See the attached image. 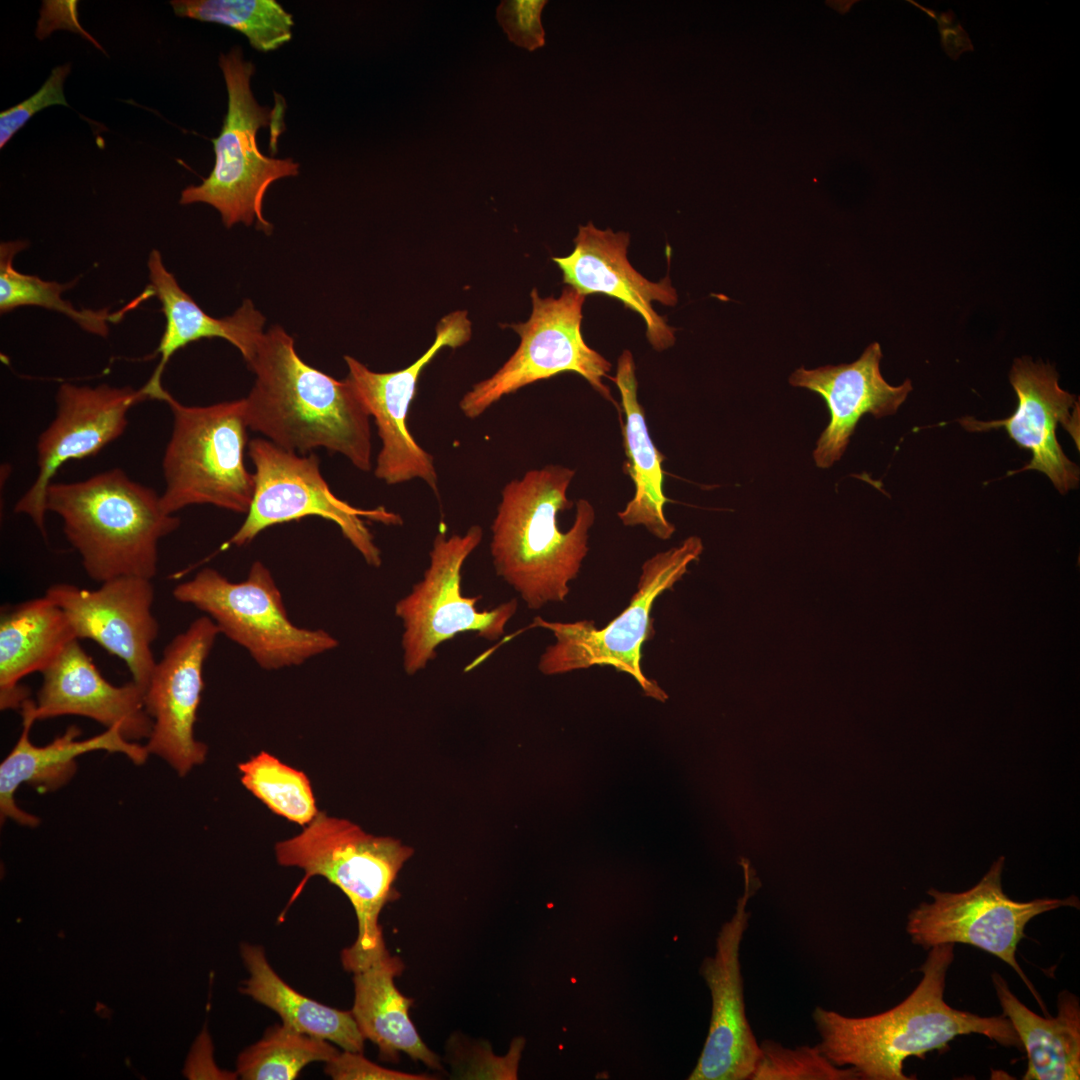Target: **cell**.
Wrapping results in <instances>:
<instances>
[{
  "instance_id": "4",
  "label": "cell",
  "mask_w": 1080,
  "mask_h": 1080,
  "mask_svg": "<svg viewBox=\"0 0 1080 1080\" xmlns=\"http://www.w3.org/2000/svg\"><path fill=\"white\" fill-rule=\"evenodd\" d=\"M46 509L59 515L86 574L103 583L121 576L151 579L159 541L176 530L160 495L118 468L72 483H51Z\"/></svg>"
},
{
  "instance_id": "23",
  "label": "cell",
  "mask_w": 1080,
  "mask_h": 1080,
  "mask_svg": "<svg viewBox=\"0 0 1080 1080\" xmlns=\"http://www.w3.org/2000/svg\"><path fill=\"white\" fill-rule=\"evenodd\" d=\"M29 699V698H28ZM28 699L21 706L22 733L12 751L0 765V814L1 822L7 818L22 826L37 827V816L20 809L14 799L18 787L27 783L41 792L54 791L64 786L76 773V758L82 754L104 750L121 753L134 764L146 762L149 752L146 746L127 740L119 727H111L103 733L85 740H78L81 730L70 726L65 733L45 746H35L30 741V729L35 722Z\"/></svg>"
},
{
  "instance_id": "3",
  "label": "cell",
  "mask_w": 1080,
  "mask_h": 1080,
  "mask_svg": "<svg viewBox=\"0 0 1080 1080\" xmlns=\"http://www.w3.org/2000/svg\"><path fill=\"white\" fill-rule=\"evenodd\" d=\"M574 475L568 467L546 465L511 480L501 492L491 525L494 569L531 610L565 601L589 550L595 510L588 500L576 502L567 531L558 526V514L574 504L567 498Z\"/></svg>"
},
{
  "instance_id": "39",
  "label": "cell",
  "mask_w": 1080,
  "mask_h": 1080,
  "mask_svg": "<svg viewBox=\"0 0 1080 1080\" xmlns=\"http://www.w3.org/2000/svg\"><path fill=\"white\" fill-rule=\"evenodd\" d=\"M937 21L942 46L951 58L956 59L963 51L972 49L966 32L953 20L952 13L940 14Z\"/></svg>"
},
{
  "instance_id": "13",
  "label": "cell",
  "mask_w": 1080,
  "mask_h": 1080,
  "mask_svg": "<svg viewBox=\"0 0 1080 1080\" xmlns=\"http://www.w3.org/2000/svg\"><path fill=\"white\" fill-rule=\"evenodd\" d=\"M1005 858L999 857L972 888L963 892H942L931 888V903L922 902L908 915L906 930L912 943L929 950L945 943H963L988 952L1020 976L1042 1010L1045 1006L1016 960L1025 927L1034 917L1060 907L1079 908V899L1037 898L1017 901L1002 887ZM1047 1013V1012H1046Z\"/></svg>"
},
{
  "instance_id": "27",
  "label": "cell",
  "mask_w": 1080,
  "mask_h": 1080,
  "mask_svg": "<svg viewBox=\"0 0 1080 1080\" xmlns=\"http://www.w3.org/2000/svg\"><path fill=\"white\" fill-rule=\"evenodd\" d=\"M404 969L390 953L353 973L354 1003L351 1013L364 1039L377 1045L380 1057L397 1062L399 1053L442 1070L439 1057L421 1040L409 1017L414 1000L397 989L394 978Z\"/></svg>"
},
{
  "instance_id": "17",
  "label": "cell",
  "mask_w": 1080,
  "mask_h": 1080,
  "mask_svg": "<svg viewBox=\"0 0 1080 1080\" xmlns=\"http://www.w3.org/2000/svg\"><path fill=\"white\" fill-rule=\"evenodd\" d=\"M745 892L735 913L716 939L713 957L700 967L711 994L712 1010L706 1041L690 1080H748L760 1056V1044L749 1025L744 1002L740 946L748 927V899L755 882L745 867Z\"/></svg>"
},
{
  "instance_id": "16",
  "label": "cell",
  "mask_w": 1080,
  "mask_h": 1080,
  "mask_svg": "<svg viewBox=\"0 0 1080 1080\" xmlns=\"http://www.w3.org/2000/svg\"><path fill=\"white\" fill-rule=\"evenodd\" d=\"M219 633L208 616L193 621L165 647L144 691L145 710L153 721L146 748L181 777L206 759L207 746L194 738V725L204 664Z\"/></svg>"
},
{
  "instance_id": "29",
  "label": "cell",
  "mask_w": 1080,
  "mask_h": 1080,
  "mask_svg": "<svg viewBox=\"0 0 1080 1080\" xmlns=\"http://www.w3.org/2000/svg\"><path fill=\"white\" fill-rule=\"evenodd\" d=\"M241 956L249 978L241 992L277 1013L282 1024L319 1037L345 1051L362 1053L364 1037L351 1011H342L317 1002L289 986L272 969L264 949L243 943Z\"/></svg>"
},
{
  "instance_id": "20",
  "label": "cell",
  "mask_w": 1080,
  "mask_h": 1080,
  "mask_svg": "<svg viewBox=\"0 0 1080 1080\" xmlns=\"http://www.w3.org/2000/svg\"><path fill=\"white\" fill-rule=\"evenodd\" d=\"M627 232L601 230L588 222L579 226L574 249L552 260L562 271L563 282L583 295L604 294L618 299L639 314L646 324V337L657 351L675 343V329L657 314L652 302L674 306L678 296L668 276L652 282L637 272L627 258Z\"/></svg>"
},
{
  "instance_id": "32",
  "label": "cell",
  "mask_w": 1080,
  "mask_h": 1080,
  "mask_svg": "<svg viewBox=\"0 0 1080 1080\" xmlns=\"http://www.w3.org/2000/svg\"><path fill=\"white\" fill-rule=\"evenodd\" d=\"M244 787L274 814L305 827L318 814L307 775L261 751L238 764Z\"/></svg>"
},
{
  "instance_id": "12",
  "label": "cell",
  "mask_w": 1080,
  "mask_h": 1080,
  "mask_svg": "<svg viewBox=\"0 0 1080 1080\" xmlns=\"http://www.w3.org/2000/svg\"><path fill=\"white\" fill-rule=\"evenodd\" d=\"M532 313L526 322L512 324L520 343L510 358L489 378L464 394L459 407L470 419L481 416L503 396L563 372L587 380L604 399L614 401L603 379L611 363L590 348L581 332L585 295L566 285L558 298H541L531 291Z\"/></svg>"
},
{
  "instance_id": "34",
  "label": "cell",
  "mask_w": 1080,
  "mask_h": 1080,
  "mask_svg": "<svg viewBox=\"0 0 1080 1080\" xmlns=\"http://www.w3.org/2000/svg\"><path fill=\"white\" fill-rule=\"evenodd\" d=\"M858 1073L851 1067L841 1068L832 1063L816 1046L794 1049L773 1040L760 1044V1056L750 1080H856Z\"/></svg>"
},
{
  "instance_id": "25",
  "label": "cell",
  "mask_w": 1080,
  "mask_h": 1080,
  "mask_svg": "<svg viewBox=\"0 0 1080 1080\" xmlns=\"http://www.w3.org/2000/svg\"><path fill=\"white\" fill-rule=\"evenodd\" d=\"M74 639L64 611L46 596L2 609L0 708L20 709L29 691L20 680L44 671Z\"/></svg>"
},
{
  "instance_id": "26",
  "label": "cell",
  "mask_w": 1080,
  "mask_h": 1080,
  "mask_svg": "<svg viewBox=\"0 0 1080 1080\" xmlns=\"http://www.w3.org/2000/svg\"><path fill=\"white\" fill-rule=\"evenodd\" d=\"M624 412L623 446L626 461L623 472L633 481L635 492L625 508L617 513L625 526H644L653 536L667 540L675 527L665 516L668 499L664 493V455L653 443L644 409L638 401V383L633 355L624 350L618 358L616 376Z\"/></svg>"
},
{
  "instance_id": "22",
  "label": "cell",
  "mask_w": 1080,
  "mask_h": 1080,
  "mask_svg": "<svg viewBox=\"0 0 1080 1080\" xmlns=\"http://www.w3.org/2000/svg\"><path fill=\"white\" fill-rule=\"evenodd\" d=\"M882 351L871 343L853 363L815 369L800 367L789 378L792 386L819 394L827 404L830 421L817 440L813 458L828 468L844 454L860 418L866 413L879 418L894 414L912 390L910 380L899 386L885 381L880 372Z\"/></svg>"
},
{
  "instance_id": "19",
  "label": "cell",
  "mask_w": 1080,
  "mask_h": 1080,
  "mask_svg": "<svg viewBox=\"0 0 1080 1080\" xmlns=\"http://www.w3.org/2000/svg\"><path fill=\"white\" fill-rule=\"evenodd\" d=\"M1058 373L1050 364L1017 358L1010 371V383L1018 405L1012 416L983 422L972 417L960 419L968 431H986L1003 427L1016 444L1029 450L1030 462L1017 472L1036 470L1044 473L1061 493L1079 484V468L1063 452L1056 437L1059 424L1079 446V401L1060 388Z\"/></svg>"
},
{
  "instance_id": "6",
  "label": "cell",
  "mask_w": 1080,
  "mask_h": 1080,
  "mask_svg": "<svg viewBox=\"0 0 1080 1080\" xmlns=\"http://www.w3.org/2000/svg\"><path fill=\"white\" fill-rule=\"evenodd\" d=\"M156 400L166 402L173 416L162 461L163 511L173 515L190 505L210 504L247 513L255 481L244 462L248 427L243 399L186 406L163 388Z\"/></svg>"
},
{
  "instance_id": "28",
  "label": "cell",
  "mask_w": 1080,
  "mask_h": 1080,
  "mask_svg": "<svg viewBox=\"0 0 1080 1080\" xmlns=\"http://www.w3.org/2000/svg\"><path fill=\"white\" fill-rule=\"evenodd\" d=\"M1003 1011L1026 1051L1028 1065L1023 1080L1080 1079V1004L1073 993L1058 995L1055 1017H1041L1026 1007L1009 989L1005 979L992 974Z\"/></svg>"
},
{
  "instance_id": "10",
  "label": "cell",
  "mask_w": 1080,
  "mask_h": 1080,
  "mask_svg": "<svg viewBox=\"0 0 1080 1080\" xmlns=\"http://www.w3.org/2000/svg\"><path fill=\"white\" fill-rule=\"evenodd\" d=\"M248 454L254 466V495L247 517L228 544H249L265 529L319 516L335 523L342 535L367 564L379 567L381 552L364 519L388 526L402 524L400 515L380 506L362 509L337 497L320 471L319 458L288 451L268 439L250 441Z\"/></svg>"
},
{
  "instance_id": "36",
  "label": "cell",
  "mask_w": 1080,
  "mask_h": 1080,
  "mask_svg": "<svg viewBox=\"0 0 1080 1080\" xmlns=\"http://www.w3.org/2000/svg\"><path fill=\"white\" fill-rule=\"evenodd\" d=\"M545 0H504L496 9V18L508 39L533 51L545 44L541 13Z\"/></svg>"
},
{
  "instance_id": "37",
  "label": "cell",
  "mask_w": 1080,
  "mask_h": 1080,
  "mask_svg": "<svg viewBox=\"0 0 1080 1080\" xmlns=\"http://www.w3.org/2000/svg\"><path fill=\"white\" fill-rule=\"evenodd\" d=\"M525 1045L523 1037L513 1039L508 1053L495 1056L488 1045H477L468 1053L464 1064H456L454 1070L463 1079H517L518 1065Z\"/></svg>"
},
{
  "instance_id": "35",
  "label": "cell",
  "mask_w": 1080,
  "mask_h": 1080,
  "mask_svg": "<svg viewBox=\"0 0 1080 1080\" xmlns=\"http://www.w3.org/2000/svg\"><path fill=\"white\" fill-rule=\"evenodd\" d=\"M70 69L68 63L55 67L36 93L0 113L1 149L40 110L52 105L68 106L63 83Z\"/></svg>"
},
{
  "instance_id": "9",
  "label": "cell",
  "mask_w": 1080,
  "mask_h": 1080,
  "mask_svg": "<svg viewBox=\"0 0 1080 1080\" xmlns=\"http://www.w3.org/2000/svg\"><path fill=\"white\" fill-rule=\"evenodd\" d=\"M172 594L205 612L220 633L267 670L300 665L338 645L328 632L290 621L272 574L260 561L253 563L244 581L232 582L217 570L204 568Z\"/></svg>"
},
{
  "instance_id": "21",
  "label": "cell",
  "mask_w": 1080,
  "mask_h": 1080,
  "mask_svg": "<svg viewBox=\"0 0 1080 1080\" xmlns=\"http://www.w3.org/2000/svg\"><path fill=\"white\" fill-rule=\"evenodd\" d=\"M78 640H72L41 672L37 702L28 700L35 721L78 715L106 729L119 727L129 741L149 738L153 721L145 710L144 689L133 680L122 686L109 683Z\"/></svg>"
},
{
  "instance_id": "18",
  "label": "cell",
  "mask_w": 1080,
  "mask_h": 1080,
  "mask_svg": "<svg viewBox=\"0 0 1080 1080\" xmlns=\"http://www.w3.org/2000/svg\"><path fill=\"white\" fill-rule=\"evenodd\" d=\"M45 596L64 611L77 639H91L119 657L145 691L157 663L151 648L159 632L151 579L121 576L95 590L57 583Z\"/></svg>"
},
{
  "instance_id": "33",
  "label": "cell",
  "mask_w": 1080,
  "mask_h": 1080,
  "mask_svg": "<svg viewBox=\"0 0 1080 1080\" xmlns=\"http://www.w3.org/2000/svg\"><path fill=\"white\" fill-rule=\"evenodd\" d=\"M26 242L10 241L1 243L0 246V311L6 313L17 307L33 305L44 307L65 314L75 321L84 330L106 336L109 331L108 323L117 318V314H110L106 310L92 311L89 309L78 310L72 304L61 297L64 290L70 284H59L40 279L38 276L27 275L17 271L13 266V258L16 253L26 247Z\"/></svg>"
},
{
  "instance_id": "31",
  "label": "cell",
  "mask_w": 1080,
  "mask_h": 1080,
  "mask_svg": "<svg viewBox=\"0 0 1080 1080\" xmlns=\"http://www.w3.org/2000/svg\"><path fill=\"white\" fill-rule=\"evenodd\" d=\"M338 1054L328 1040L275 1025L238 1056L237 1072L244 1080H292L308 1064L327 1063Z\"/></svg>"
},
{
  "instance_id": "15",
  "label": "cell",
  "mask_w": 1080,
  "mask_h": 1080,
  "mask_svg": "<svg viewBox=\"0 0 1080 1080\" xmlns=\"http://www.w3.org/2000/svg\"><path fill=\"white\" fill-rule=\"evenodd\" d=\"M148 399L144 386L61 384L55 418L38 438V475L17 501L15 512L28 515L46 536V493L58 469L70 460L94 456L120 437L128 425L129 410Z\"/></svg>"
},
{
  "instance_id": "7",
  "label": "cell",
  "mask_w": 1080,
  "mask_h": 1080,
  "mask_svg": "<svg viewBox=\"0 0 1080 1080\" xmlns=\"http://www.w3.org/2000/svg\"><path fill=\"white\" fill-rule=\"evenodd\" d=\"M227 94L228 108L221 132L211 141L215 164L209 176L198 186H188L181 192L180 204L206 203L221 215L227 228L242 222L256 224L258 230L271 234L273 225L263 216V199L269 186L284 177L296 176L299 164L291 158L268 157L258 148L256 135L260 128L271 126L277 107L273 110L258 104L250 88L254 65L243 58L239 46L220 54Z\"/></svg>"
},
{
  "instance_id": "30",
  "label": "cell",
  "mask_w": 1080,
  "mask_h": 1080,
  "mask_svg": "<svg viewBox=\"0 0 1080 1080\" xmlns=\"http://www.w3.org/2000/svg\"><path fill=\"white\" fill-rule=\"evenodd\" d=\"M170 4L177 16L243 33L261 52L275 50L292 37L293 16L275 0H174Z\"/></svg>"
},
{
  "instance_id": "24",
  "label": "cell",
  "mask_w": 1080,
  "mask_h": 1080,
  "mask_svg": "<svg viewBox=\"0 0 1080 1080\" xmlns=\"http://www.w3.org/2000/svg\"><path fill=\"white\" fill-rule=\"evenodd\" d=\"M147 265L149 292L159 299L166 319L165 329L156 350L160 361L147 382L149 385H162V374L174 353L203 338H223L240 351L247 365L253 360L264 335L265 317L252 301L245 300L231 316L212 317L180 287L174 275L163 264L158 250L151 251Z\"/></svg>"
},
{
  "instance_id": "11",
  "label": "cell",
  "mask_w": 1080,
  "mask_h": 1080,
  "mask_svg": "<svg viewBox=\"0 0 1080 1080\" xmlns=\"http://www.w3.org/2000/svg\"><path fill=\"white\" fill-rule=\"evenodd\" d=\"M482 538L478 525L463 535L447 536L439 531L423 578L397 601L395 615L403 624V667L408 675L423 670L435 658L438 646L458 634L474 632L485 640H498L516 613V599L491 610H478L476 603L481 597L462 594L463 565Z\"/></svg>"
},
{
  "instance_id": "14",
  "label": "cell",
  "mask_w": 1080,
  "mask_h": 1080,
  "mask_svg": "<svg viewBox=\"0 0 1080 1080\" xmlns=\"http://www.w3.org/2000/svg\"><path fill=\"white\" fill-rule=\"evenodd\" d=\"M470 338L471 322L467 312L457 310L438 322L433 344L406 368L374 372L357 359L344 356L348 367L346 379L374 418L381 440L374 469L377 479L395 485L417 478L438 495V476L433 457L411 435L408 412L419 376L426 365L443 347L457 348Z\"/></svg>"
},
{
  "instance_id": "2",
  "label": "cell",
  "mask_w": 1080,
  "mask_h": 1080,
  "mask_svg": "<svg viewBox=\"0 0 1080 1080\" xmlns=\"http://www.w3.org/2000/svg\"><path fill=\"white\" fill-rule=\"evenodd\" d=\"M247 366L255 374L242 398L248 429L288 451L324 448L361 471L372 469L371 416L346 378L304 362L279 325L264 333Z\"/></svg>"
},
{
  "instance_id": "38",
  "label": "cell",
  "mask_w": 1080,
  "mask_h": 1080,
  "mask_svg": "<svg viewBox=\"0 0 1080 1080\" xmlns=\"http://www.w3.org/2000/svg\"><path fill=\"white\" fill-rule=\"evenodd\" d=\"M325 1073L335 1080H430L427 1074H410L381 1067L362 1053L345 1051L326 1063Z\"/></svg>"
},
{
  "instance_id": "1",
  "label": "cell",
  "mask_w": 1080,
  "mask_h": 1080,
  "mask_svg": "<svg viewBox=\"0 0 1080 1080\" xmlns=\"http://www.w3.org/2000/svg\"><path fill=\"white\" fill-rule=\"evenodd\" d=\"M954 960V944L929 949L921 965L922 979L895 1007L868 1017H847L816 1007L813 1020L822 1053L835 1065L853 1068L864 1080H908L903 1072L910 1056L923 1058L947 1049L957 1036L980 1034L1004 1047L1023 1049L1003 1014L983 1017L950 1007L944 1000L946 976Z\"/></svg>"
},
{
  "instance_id": "5",
  "label": "cell",
  "mask_w": 1080,
  "mask_h": 1080,
  "mask_svg": "<svg viewBox=\"0 0 1080 1080\" xmlns=\"http://www.w3.org/2000/svg\"><path fill=\"white\" fill-rule=\"evenodd\" d=\"M413 853V848L398 839L369 834L351 821L323 811L300 834L275 845L281 866L304 871L288 906L314 876L338 887L351 902L358 934L341 952L343 968L351 973L389 953L379 917L384 906L399 897L394 883Z\"/></svg>"
},
{
  "instance_id": "8",
  "label": "cell",
  "mask_w": 1080,
  "mask_h": 1080,
  "mask_svg": "<svg viewBox=\"0 0 1080 1080\" xmlns=\"http://www.w3.org/2000/svg\"><path fill=\"white\" fill-rule=\"evenodd\" d=\"M702 549L700 539L692 536L647 559L628 606L602 628L591 620L556 622L535 617L529 628L547 629L555 637V643L540 656V672L558 675L610 666L633 677L646 696L666 701L665 691L643 672L642 647L655 633L651 613L656 599L674 587Z\"/></svg>"
}]
</instances>
